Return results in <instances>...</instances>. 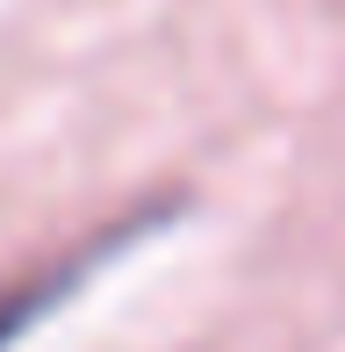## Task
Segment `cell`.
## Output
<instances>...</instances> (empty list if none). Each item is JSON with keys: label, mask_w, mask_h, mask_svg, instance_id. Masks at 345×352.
<instances>
[{"label": "cell", "mask_w": 345, "mask_h": 352, "mask_svg": "<svg viewBox=\"0 0 345 352\" xmlns=\"http://www.w3.org/2000/svg\"><path fill=\"white\" fill-rule=\"evenodd\" d=\"M159 216H172V209H151V216H137V223H115V230H101L93 237V245L80 252V259H65V266H51V274H36V280H14V287H0V352H8L14 338H22L29 324H36V316H51L58 302L72 295V287H80L93 266L101 259H115L122 245H130L137 230H144V223H159Z\"/></svg>", "instance_id": "cell-1"}]
</instances>
